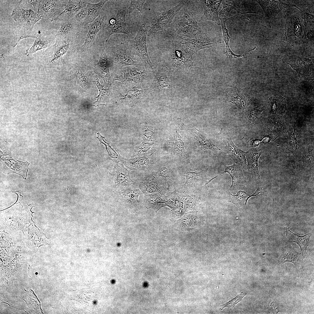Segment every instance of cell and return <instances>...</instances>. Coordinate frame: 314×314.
I'll use <instances>...</instances> for the list:
<instances>
[{
  "label": "cell",
  "instance_id": "obj_48",
  "mask_svg": "<svg viewBox=\"0 0 314 314\" xmlns=\"http://www.w3.org/2000/svg\"><path fill=\"white\" fill-rule=\"evenodd\" d=\"M303 24L305 28H314V16L306 13H303Z\"/></svg>",
  "mask_w": 314,
  "mask_h": 314
},
{
  "label": "cell",
  "instance_id": "obj_10",
  "mask_svg": "<svg viewBox=\"0 0 314 314\" xmlns=\"http://www.w3.org/2000/svg\"><path fill=\"white\" fill-rule=\"evenodd\" d=\"M263 10L265 17L268 22L271 24L276 19L277 15L283 9L295 5L288 4L281 1L256 0Z\"/></svg>",
  "mask_w": 314,
  "mask_h": 314
},
{
  "label": "cell",
  "instance_id": "obj_47",
  "mask_svg": "<svg viewBox=\"0 0 314 314\" xmlns=\"http://www.w3.org/2000/svg\"><path fill=\"white\" fill-rule=\"evenodd\" d=\"M72 27V24L69 22H65L62 23L55 37L57 38L66 35L70 31Z\"/></svg>",
  "mask_w": 314,
  "mask_h": 314
},
{
  "label": "cell",
  "instance_id": "obj_2",
  "mask_svg": "<svg viewBox=\"0 0 314 314\" xmlns=\"http://www.w3.org/2000/svg\"><path fill=\"white\" fill-rule=\"evenodd\" d=\"M148 30L145 24L140 28L134 39L130 43L134 53L138 56L148 71L150 69L154 73L148 53L147 44Z\"/></svg>",
  "mask_w": 314,
  "mask_h": 314
},
{
  "label": "cell",
  "instance_id": "obj_5",
  "mask_svg": "<svg viewBox=\"0 0 314 314\" xmlns=\"http://www.w3.org/2000/svg\"><path fill=\"white\" fill-rule=\"evenodd\" d=\"M113 53L114 63L118 69L126 66L140 65L130 43L125 42L118 44L115 47Z\"/></svg>",
  "mask_w": 314,
  "mask_h": 314
},
{
  "label": "cell",
  "instance_id": "obj_7",
  "mask_svg": "<svg viewBox=\"0 0 314 314\" xmlns=\"http://www.w3.org/2000/svg\"><path fill=\"white\" fill-rule=\"evenodd\" d=\"M175 43L176 45L183 49L191 58L194 54H196L199 50L212 48L213 45L212 42L203 31L193 38L183 39Z\"/></svg>",
  "mask_w": 314,
  "mask_h": 314
},
{
  "label": "cell",
  "instance_id": "obj_35",
  "mask_svg": "<svg viewBox=\"0 0 314 314\" xmlns=\"http://www.w3.org/2000/svg\"><path fill=\"white\" fill-rule=\"evenodd\" d=\"M221 25L224 40L226 44V51L225 52L226 58H236L240 57H242L245 55V53L241 55H236L231 50L229 45V41L231 37L229 35L228 30L226 26V21L229 18L219 17Z\"/></svg>",
  "mask_w": 314,
  "mask_h": 314
},
{
  "label": "cell",
  "instance_id": "obj_36",
  "mask_svg": "<svg viewBox=\"0 0 314 314\" xmlns=\"http://www.w3.org/2000/svg\"><path fill=\"white\" fill-rule=\"evenodd\" d=\"M303 257L300 252H296L292 247L288 246L285 247L284 249L281 261L283 262H289L297 264L303 261Z\"/></svg>",
  "mask_w": 314,
  "mask_h": 314
},
{
  "label": "cell",
  "instance_id": "obj_24",
  "mask_svg": "<svg viewBox=\"0 0 314 314\" xmlns=\"http://www.w3.org/2000/svg\"><path fill=\"white\" fill-rule=\"evenodd\" d=\"M262 188L258 185L256 191L251 194H249L243 191L239 190L236 195L230 194L229 195V201L236 205L240 210H242L247 205L249 198L256 196L260 193H263L261 191Z\"/></svg>",
  "mask_w": 314,
  "mask_h": 314
},
{
  "label": "cell",
  "instance_id": "obj_23",
  "mask_svg": "<svg viewBox=\"0 0 314 314\" xmlns=\"http://www.w3.org/2000/svg\"><path fill=\"white\" fill-rule=\"evenodd\" d=\"M262 152V149L258 148H254L245 152L248 163L247 168L251 173L252 178H260L258 170V160Z\"/></svg>",
  "mask_w": 314,
  "mask_h": 314
},
{
  "label": "cell",
  "instance_id": "obj_33",
  "mask_svg": "<svg viewBox=\"0 0 314 314\" xmlns=\"http://www.w3.org/2000/svg\"><path fill=\"white\" fill-rule=\"evenodd\" d=\"M108 0H101L98 3L91 4L88 2L86 7L88 13L87 18L83 22L84 24H87L93 22L100 15L101 10Z\"/></svg>",
  "mask_w": 314,
  "mask_h": 314
},
{
  "label": "cell",
  "instance_id": "obj_21",
  "mask_svg": "<svg viewBox=\"0 0 314 314\" xmlns=\"http://www.w3.org/2000/svg\"><path fill=\"white\" fill-rule=\"evenodd\" d=\"M59 0H40L37 13L42 17L53 18L58 14L62 6Z\"/></svg>",
  "mask_w": 314,
  "mask_h": 314
},
{
  "label": "cell",
  "instance_id": "obj_9",
  "mask_svg": "<svg viewBox=\"0 0 314 314\" xmlns=\"http://www.w3.org/2000/svg\"><path fill=\"white\" fill-rule=\"evenodd\" d=\"M243 167L234 163L232 165L226 166L224 171L220 174L208 181L210 183L216 177L224 173H228L232 179V184L227 191L229 193H233L241 189L245 186L246 179L242 171Z\"/></svg>",
  "mask_w": 314,
  "mask_h": 314
},
{
  "label": "cell",
  "instance_id": "obj_6",
  "mask_svg": "<svg viewBox=\"0 0 314 314\" xmlns=\"http://www.w3.org/2000/svg\"><path fill=\"white\" fill-rule=\"evenodd\" d=\"M187 1H182L174 7L156 15L152 21L149 32L151 33L162 32L169 27L174 17Z\"/></svg>",
  "mask_w": 314,
  "mask_h": 314
},
{
  "label": "cell",
  "instance_id": "obj_8",
  "mask_svg": "<svg viewBox=\"0 0 314 314\" xmlns=\"http://www.w3.org/2000/svg\"><path fill=\"white\" fill-rule=\"evenodd\" d=\"M11 15L18 24L31 31L35 24L42 17L31 9H23L20 4L15 7Z\"/></svg>",
  "mask_w": 314,
  "mask_h": 314
},
{
  "label": "cell",
  "instance_id": "obj_56",
  "mask_svg": "<svg viewBox=\"0 0 314 314\" xmlns=\"http://www.w3.org/2000/svg\"><path fill=\"white\" fill-rule=\"evenodd\" d=\"M261 141L258 140H254L251 138L248 141L247 146L249 147H256L259 145Z\"/></svg>",
  "mask_w": 314,
  "mask_h": 314
},
{
  "label": "cell",
  "instance_id": "obj_51",
  "mask_svg": "<svg viewBox=\"0 0 314 314\" xmlns=\"http://www.w3.org/2000/svg\"><path fill=\"white\" fill-rule=\"evenodd\" d=\"M149 126H145L142 129V134L144 136L143 142L150 141L154 137V131Z\"/></svg>",
  "mask_w": 314,
  "mask_h": 314
},
{
  "label": "cell",
  "instance_id": "obj_43",
  "mask_svg": "<svg viewBox=\"0 0 314 314\" xmlns=\"http://www.w3.org/2000/svg\"><path fill=\"white\" fill-rule=\"evenodd\" d=\"M151 143L143 142L141 144L136 147L133 151V157L143 155H148L151 153L152 149Z\"/></svg>",
  "mask_w": 314,
  "mask_h": 314
},
{
  "label": "cell",
  "instance_id": "obj_19",
  "mask_svg": "<svg viewBox=\"0 0 314 314\" xmlns=\"http://www.w3.org/2000/svg\"><path fill=\"white\" fill-rule=\"evenodd\" d=\"M201 1L204 12L203 15L200 18V21H211L218 25H220L218 10L222 0Z\"/></svg>",
  "mask_w": 314,
  "mask_h": 314
},
{
  "label": "cell",
  "instance_id": "obj_12",
  "mask_svg": "<svg viewBox=\"0 0 314 314\" xmlns=\"http://www.w3.org/2000/svg\"><path fill=\"white\" fill-rule=\"evenodd\" d=\"M229 132L224 133L221 129L219 135L220 138L226 145L227 153L233 159L235 164L241 165L243 167L247 164L245 152L238 148L233 142Z\"/></svg>",
  "mask_w": 314,
  "mask_h": 314
},
{
  "label": "cell",
  "instance_id": "obj_55",
  "mask_svg": "<svg viewBox=\"0 0 314 314\" xmlns=\"http://www.w3.org/2000/svg\"><path fill=\"white\" fill-rule=\"evenodd\" d=\"M87 13L88 10L86 6L80 10L76 14L80 20L81 21L84 20V22L87 18Z\"/></svg>",
  "mask_w": 314,
  "mask_h": 314
},
{
  "label": "cell",
  "instance_id": "obj_46",
  "mask_svg": "<svg viewBox=\"0 0 314 314\" xmlns=\"http://www.w3.org/2000/svg\"><path fill=\"white\" fill-rule=\"evenodd\" d=\"M146 0H131L130 5L127 10V13L130 14L136 10H138L140 13L143 12V6Z\"/></svg>",
  "mask_w": 314,
  "mask_h": 314
},
{
  "label": "cell",
  "instance_id": "obj_40",
  "mask_svg": "<svg viewBox=\"0 0 314 314\" xmlns=\"http://www.w3.org/2000/svg\"><path fill=\"white\" fill-rule=\"evenodd\" d=\"M157 173L167 183L168 189L172 190L174 181L172 173L169 168L166 166L162 167L158 170Z\"/></svg>",
  "mask_w": 314,
  "mask_h": 314
},
{
  "label": "cell",
  "instance_id": "obj_52",
  "mask_svg": "<svg viewBox=\"0 0 314 314\" xmlns=\"http://www.w3.org/2000/svg\"><path fill=\"white\" fill-rule=\"evenodd\" d=\"M314 28H305L301 40L306 42L313 40Z\"/></svg>",
  "mask_w": 314,
  "mask_h": 314
},
{
  "label": "cell",
  "instance_id": "obj_39",
  "mask_svg": "<svg viewBox=\"0 0 314 314\" xmlns=\"http://www.w3.org/2000/svg\"><path fill=\"white\" fill-rule=\"evenodd\" d=\"M242 1L238 0H222L223 7L219 12V16L224 15L227 17L232 10H235L238 12L240 10V4Z\"/></svg>",
  "mask_w": 314,
  "mask_h": 314
},
{
  "label": "cell",
  "instance_id": "obj_15",
  "mask_svg": "<svg viewBox=\"0 0 314 314\" xmlns=\"http://www.w3.org/2000/svg\"><path fill=\"white\" fill-rule=\"evenodd\" d=\"M155 162L152 155H143L132 157L129 159H125L122 163L131 170L146 171L151 168Z\"/></svg>",
  "mask_w": 314,
  "mask_h": 314
},
{
  "label": "cell",
  "instance_id": "obj_25",
  "mask_svg": "<svg viewBox=\"0 0 314 314\" xmlns=\"http://www.w3.org/2000/svg\"><path fill=\"white\" fill-rule=\"evenodd\" d=\"M286 233V236L289 241L295 242L300 247V253L303 257L306 254V249L308 246L311 233L300 236L292 232L289 228L284 227Z\"/></svg>",
  "mask_w": 314,
  "mask_h": 314
},
{
  "label": "cell",
  "instance_id": "obj_32",
  "mask_svg": "<svg viewBox=\"0 0 314 314\" xmlns=\"http://www.w3.org/2000/svg\"><path fill=\"white\" fill-rule=\"evenodd\" d=\"M87 3V1L85 0H69L64 10L55 19L63 14H67L68 18L74 17L80 10L86 7Z\"/></svg>",
  "mask_w": 314,
  "mask_h": 314
},
{
  "label": "cell",
  "instance_id": "obj_59",
  "mask_svg": "<svg viewBox=\"0 0 314 314\" xmlns=\"http://www.w3.org/2000/svg\"><path fill=\"white\" fill-rule=\"evenodd\" d=\"M116 22V20L115 18H112L109 21V23L110 25H113Z\"/></svg>",
  "mask_w": 314,
  "mask_h": 314
},
{
  "label": "cell",
  "instance_id": "obj_57",
  "mask_svg": "<svg viewBox=\"0 0 314 314\" xmlns=\"http://www.w3.org/2000/svg\"><path fill=\"white\" fill-rule=\"evenodd\" d=\"M272 138V137L270 135L264 137L261 141L265 144H268Z\"/></svg>",
  "mask_w": 314,
  "mask_h": 314
},
{
  "label": "cell",
  "instance_id": "obj_11",
  "mask_svg": "<svg viewBox=\"0 0 314 314\" xmlns=\"http://www.w3.org/2000/svg\"><path fill=\"white\" fill-rule=\"evenodd\" d=\"M133 186L116 190V192L128 207L136 211L140 209L138 198L142 193L139 188H134Z\"/></svg>",
  "mask_w": 314,
  "mask_h": 314
},
{
  "label": "cell",
  "instance_id": "obj_26",
  "mask_svg": "<svg viewBox=\"0 0 314 314\" xmlns=\"http://www.w3.org/2000/svg\"><path fill=\"white\" fill-rule=\"evenodd\" d=\"M207 170L201 171H195L190 170L185 174L186 181L184 185L186 186H197L201 188L204 184L206 185V174Z\"/></svg>",
  "mask_w": 314,
  "mask_h": 314
},
{
  "label": "cell",
  "instance_id": "obj_4",
  "mask_svg": "<svg viewBox=\"0 0 314 314\" xmlns=\"http://www.w3.org/2000/svg\"><path fill=\"white\" fill-rule=\"evenodd\" d=\"M150 87L143 88L141 85L125 89L113 99L115 104L132 108L146 97L151 91Z\"/></svg>",
  "mask_w": 314,
  "mask_h": 314
},
{
  "label": "cell",
  "instance_id": "obj_49",
  "mask_svg": "<svg viewBox=\"0 0 314 314\" xmlns=\"http://www.w3.org/2000/svg\"><path fill=\"white\" fill-rule=\"evenodd\" d=\"M13 37L12 40L11 45L13 47H15L21 40L27 38H32L33 39L38 38L36 35H16L13 32Z\"/></svg>",
  "mask_w": 314,
  "mask_h": 314
},
{
  "label": "cell",
  "instance_id": "obj_29",
  "mask_svg": "<svg viewBox=\"0 0 314 314\" xmlns=\"http://www.w3.org/2000/svg\"><path fill=\"white\" fill-rule=\"evenodd\" d=\"M103 24V19L100 14L93 22L89 24V30L83 45V49H85L93 42L96 35L102 28Z\"/></svg>",
  "mask_w": 314,
  "mask_h": 314
},
{
  "label": "cell",
  "instance_id": "obj_17",
  "mask_svg": "<svg viewBox=\"0 0 314 314\" xmlns=\"http://www.w3.org/2000/svg\"><path fill=\"white\" fill-rule=\"evenodd\" d=\"M2 171L3 173L8 174L11 173H15L22 176L26 179L27 176L29 163L23 162L11 158L3 159Z\"/></svg>",
  "mask_w": 314,
  "mask_h": 314
},
{
  "label": "cell",
  "instance_id": "obj_45",
  "mask_svg": "<svg viewBox=\"0 0 314 314\" xmlns=\"http://www.w3.org/2000/svg\"><path fill=\"white\" fill-rule=\"evenodd\" d=\"M246 295V292H242L234 298L221 305L220 310H222L226 307L233 308L236 304L240 302L243 297Z\"/></svg>",
  "mask_w": 314,
  "mask_h": 314
},
{
  "label": "cell",
  "instance_id": "obj_38",
  "mask_svg": "<svg viewBox=\"0 0 314 314\" xmlns=\"http://www.w3.org/2000/svg\"><path fill=\"white\" fill-rule=\"evenodd\" d=\"M36 35L38 38L35 39L32 47L26 51V55L28 56L33 54L38 50L46 48L50 45V42L48 38L41 35Z\"/></svg>",
  "mask_w": 314,
  "mask_h": 314
},
{
  "label": "cell",
  "instance_id": "obj_31",
  "mask_svg": "<svg viewBox=\"0 0 314 314\" xmlns=\"http://www.w3.org/2000/svg\"><path fill=\"white\" fill-rule=\"evenodd\" d=\"M176 46L178 49L174 51L172 56L173 63L177 66L189 67L192 64V58L183 49Z\"/></svg>",
  "mask_w": 314,
  "mask_h": 314
},
{
  "label": "cell",
  "instance_id": "obj_53",
  "mask_svg": "<svg viewBox=\"0 0 314 314\" xmlns=\"http://www.w3.org/2000/svg\"><path fill=\"white\" fill-rule=\"evenodd\" d=\"M76 77L80 85L82 87H85L87 84V81L85 76L80 71H78Z\"/></svg>",
  "mask_w": 314,
  "mask_h": 314
},
{
  "label": "cell",
  "instance_id": "obj_58",
  "mask_svg": "<svg viewBox=\"0 0 314 314\" xmlns=\"http://www.w3.org/2000/svg\"><path fill=\"white\" fill-rule=\"evenodd\" d=\"M117 81L122 83L123 81V76L122 75L115 74L113 79V81Z\"/></svg>",
  "mask_w": 314,
  "mask_h": 314
},
{
  "label": "cell",
  "instance_id": "obj_42",
  "mask_svg": "<svg viewBox=\"0 0 314 314\" xmlns=\"http://www.w3.org/2000/svg\"><path fill=\"white\" fill-rule=\"evenodd\" d=\"M55 45L56 49L53 56L50 62L53 63L62 57L67 52L69 47V44L63 42H56Z\"/></svg>",
  "mask_w": 314,
  "mask_h": 314
},
{
  "label": "cell",
  "instance_id": "obj_16",
  "mask_svg": "<svg viewBox=\"0 0 314 314\" xmlns=\"http://www.w3.org/2000/svg\"><path fill=\"white\" fill-rule=\"evenodd\" d=\"M139 185V189L145 195L155 193L163 195L165 192L162 180L152 175L144 178L140 181Z\"/></svg>",
  "mask_w": 314,
  "mask_h": 314
},
{
  "label": "cell",
  "instance_id": "obj_41",
  "mask_svg": "<svg viewBox=\"0 0 314 314\" xmlns=\"http://www.w3.org/2000/svg\"><path fill=\"white\" fill-rule=\"evenodd\" d=\"M272 116L267 122V126L268 129L277 133H284L285 130L279 117L275 115Z\"/></svg>",
  "mask_w": 314,
  "mask_h": 314
},
{
  "label": "cell",
  "instance_id": "obj_13",
  "mask_svg": "<svg viewBox=\"0 0 314 314\" xmlns=\"http://www.w3.org/2000/svg\"><path fill=\"white\" fill-rule=\"evenodd\" d=\"M114 164L112 175L114 180L113 187L116 190L135 184L131 178L129 170L122 164Z\"/></svg>",
  "mask_w": 314,
  "mask_h": 314
},
{
  "label": "cell",
  "instance_id": "obj_3",
  "mask_svg": "<svg viewBox=\"0 0 314 314\" xmlns=\"http://www.w3.org/2000/svg\"><path fill=\"white\" fill-rule=\"evenodd\" d=\"M305 29L303 14H291L287 18L285 28L287 42L293 46L297 44L302 40Z\"/></svg>",
  "mask_w": 314,
  "mask_h": 314
},
{
  "label": "cell",
  "instance_id": "obj_34",
  "mask_svg": "<svg viewBox=\"0 0 314 314\" xmlns=\"http://www.w3.org/2000/svg\"><path fill=\"white\" fill-rule=\"evenodd\" d=\"M271 112L274 115H282L285 112L286 102L285 99L279 95L272 96L270 99Z\"/></svg>",
  "mask_w": 314,
  "mask_h": 314
},
{
  "label": "cell",
  "instance_id": "obj_50",
  "mask_svg": "<svg viewBox=\"0 0 314 314\" xmlns=\"http://www.w3.org/2000/svg\"><path fill=\"white\" fill-rule=\"evenodd\" d=\"M262 111L258 109H254L249 113L248 116L249 120L251 122H254L258 120L260 117Z\"/></svg>",
  "mask_w": 314,
  "mask_h": 314
},
{
  "label": "cell",
  "instance_id": "obj_44",
  "mask_svg": "<svg viewBox=\"0 0 314 314\" xmlns=\"http://www.w3.org/2000/svg\"><path fill=\"white\" fill-rule=\"evenodd\" d=\"M94 78L95 84L97 87L99 91L98 95L95 98H97V101H98L101 100L104 98L105 97L109 95L110 92L108 88H104V86L100 84L98 76L96 75H95Z\"/></svg>",
  "mask_w": 314,
  "mask_h": 314
},
{
  "label": "cell",
  "instance_id": "obj_37",
  "mask_svg": "<svg viewBox=\"0 0 314 314\" xmlns=\"http://www.w3.org/2000/svg\"><path fill=\"white\" fill-rule=\"evenodd\" d=\"M294 131L289 133L287 135L288 149L295 156L297 154L301 146V141L299 134L294 127Z\"/></svg>",
  "mask_w": 314,
  "mask_h": 314
},
{
  "label": "cell",
  "instance_id": "obj_14",
  "mask_svg": "<svg viewBox=\"0 0 314 314\" xmlns=\"http://www.w3.org/2000/svg\"><path fill=\"white\" fill-rule=\"evenodd\" d=\"M28 231L24 230V242L33 246L34 247H39L42 245L49 244L51 243L50 238L46 237V235L36 227L33 221L31 224L27 227Z\"/></svg>",
  "mask_w": 314,
  "mask_h": 314
},
{
  "label": "cell",
  "instance_id": "obj_54",
  "mask_svg": "<svg viewBox=\"0 0 314 314\" xmlns=\"http://www.w3.org/2000/svg\"><path fill=\"white\" fill-rule=\"evenodd\" d=\"M40 0H21L20 2L21 3H25L26 5L29 6L31 7H33L34 8H38L39 3Z\"/></svg>",
  "mask_w": 314,
  "mask_h": 314
},
{
  "label": "cell",
  "instance_id": "obj_27",
  "mask_svg": "<svg viewBox=\"0 0 314 314\" xmlns=\"http://www.w3.org/2000/svg\"><path fill=\"white\" fill-rule=\"evenodd\" d=\"M199 216L195 213L186 214L177 223L179 228L184 230H189L197 228L199 225Z\"/></svg>",
  "mask_w": 314,
  "mask_h": 314
},
{
  "label": "cell",
  "instance_id": "obj_1",
  "mask_svg": "<svg viewBox=\"0 0 314 314\" xmlns=\"http://www.w3.org/2000/svg\"><path fill=\"white\" fill-rule=\"evenodd\" d=\"M179 12L174 22L176 32L178 35L190 38L203 31L198 26L190 11L183 9Z\"/></svg>",
  "mask_w": 314,
  "mask_h": 314
},
{
  "label": "cell",
  "instance_id": "obj_30",
  "mask_svg": "<svg viewBox=\"0 0 314 314\" xmlns=\"http://www.w3.org/2000/svg\"><path fill=\"white\" fill-rule=\"evenodd\" d=\"M286 63L296 71L299 75L302 73L306 74L313 65V62L311 59L300 57L294 58L290 63Z\"/></svg>",
  "mask_w": 314,
  "mask_h": 314
},
{
  "label": "cell",
  "instance_id": "obj_28",
  "mask_svg": "<svg viewBox=\"0 0 314 314\" xmlns=\"http://www.w3.org/2000/svg\"><path fill=\"white\" fill-rule=\"evenodd\" d=\"M167 69L165 67L159 68L155 75L151 89L163 91L167 89L168 85Z\"/></svg>",
  "mask_w": 314,
  "mask_h": 314
},
{
  "label": "cell",
  "instance_id": "obj_22",
  "mask_svg": "<svg viewBox=\"0 0 314 314\" xmlns=\"http://www.w3.org/2000/svg\"><path fill=\"white\" fill-rule=\"evenodd\" d=\"M94 67L95 72L102 78L106 84L108 86H110L112 81L109 71L108 56L104 50L101 51L99 60Z\"/></svg>",
  "mask_w": 314,
  "mask_h": 314
},
{
  "label": "cell",
  "instance_id": "obj_20",
  "mask_svg": "<svg viewBox=\"0 0 314 314\" xmlns=\"http://www.w3.org/2000/svg\"><path fill=\"white\" fill-rule=\"evenodd\" d=\"M147 71L145 69L138 71L135 67H128L123 68L122 69L124 74L123 81L122 83L123 85L127 86L139 84L144 80Z\"/></svg>",
  "mask_w": 314,
  "mask_h": 314
},
{
  "label": "cell",
  "instance_id": "obj_18",
  "mask_svg": "<svg viewBox=\"0 0 314 314\" xmlns=\"http://www.w3.org/2000/svg\"><path fill=\"white\" fill-rule=\"evenodd\" d=\"M127 13V10L125 7L119 9L118 11L115 18V23L113 25H109L106 27L105 29L108 32L107 38L106 40L107 42L109 38L112 35L118 33H122L129 36L130 35L129 28L125 21V15Z\"/></svg>",
  "mask_w": 314,
  "mask_h": 314
}]
</instances>
